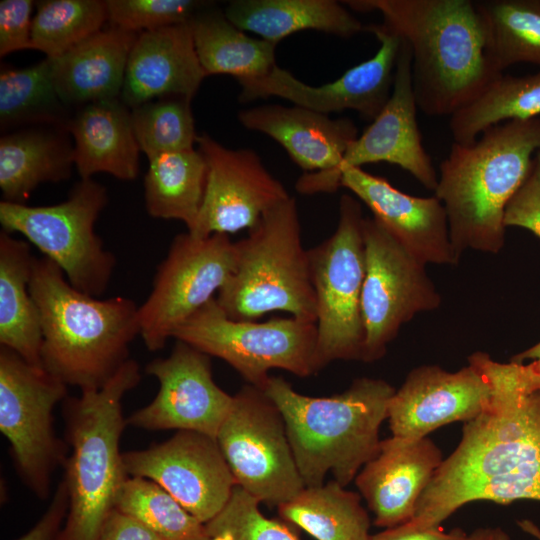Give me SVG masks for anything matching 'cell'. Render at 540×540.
<instances>
[{"mask_svg": "<svg viewBox=\"0 0 540 540\" xmlns=\"http://www.w3.org/2000/svg\"><path fill=\"white\" fill-rule=\"evenodd\" d=\"M488 379V407L465 422L455 450L422 493L415 528L441 523L467 503L540 501V366L500 363L483 352L468 357Z\"/></svg>", "mask_w": 540, "mask_h": 540, "instance_id": "cell-1", "label": "cell"}, {"mask_svg": "<svg viewBox=\"0 0 540 540\" xmlns=\"http://www.w3.org/2000/svg\"><path fill=\"white\" fill-rule=\"evenodd\" d=\"M377 11L410 46L417 107L430 117L451 116L503 73L494 66L477 3L471 0H350Z\"/></svg>", "mask_w": 540, "mask_h": 540, "instance_id": "cell-2", "label": "cell"}, {"mask_svg": "<svg viewBox=\"0 0 540 540\" xmlns=\"http://www.w3.org/2000/svg\"><path fill=\"white\" fill-rule=\"evenodd\" d=\"M29 288L40 315L42 366L67 386L101 388L130 359L140 335L133 300L80 292L46 257L34 258Z\"/></svg>", "mask_w": 540, "mask_h": 540, "instance_id": "cell-3", "label": "cell"}, {"mask_svg": "<svg viewBox=\"0 0 540 540\" xmlns=\"http://www.w3.org/2000/svg\"><path fill=\"white\" fill-rule=\"evenodd\" d=\"M539 150V117L494 125L470 144L453 142L434 192L459 258L466 249L496 254L504 246L506 206Z\"/></svg>", "mask_w": 540, "mask_h": 540, "instance_id": "cell-4", "label": "cell"}, {"mask_svg": "<svg viewBox=\"0 0 540 540\" xmlns=\"http://www.w3.org/2000/svg\"><path fill=\"white\" fill-rule=\"evenodd\" d=\"M263 391L282 414L305 486L323 485L330 472L346 487L379 451V429L395 388L382 379L362 377L340 394L312 397L270 376Z\"/></svg>", "mask_w": 540, "mask_h": 540, "instance_id": "cell-5", "label": "cell"}, {"mask_svg": "<svg viewBox=\"0 0 540 540\" xmlns=\"http://www.w3.org/2000/svg\"><path fill=\"white\" fill-rule=\"evenodd\" d=\"M140 380L138 363L129 359L101 388L81 390L63 401L69 507L60 540H96L115 509L129 477L120 452L127 426L122 400Z\"/></svg>", "mask_w": 540, "mask_h": 540, "instance_id": "cell-6", "label": "cell"}, {"mask_svg": "<svg viewBox=\"0 0 540 540\" xmlns=\"http://www.w3.org/2000/svg\"><path fill=\"white\" fill-rule=\"evenodd\" d=\"M235 245V268L216 297L229 318L254 321L283 311L316 323L309 253L293 197L267 211Z\"/></svg>", "mask_w": 540, "mask_h": 540, "instance_id": "cell-7", "label": "cell"}, {"mask_svg": "<svg viewBox=\"0 0 540 540\" xmlns=\"http://www.w3.org/2000/svg\"><path fill=\"white\" fill-rule=\"evenodd\" d=\"M363 221L360 203L344 194L335 232L308 251L316 305V373L336 360H362Z\"/></svg>", "mask_w": 540, "mask_h": 540, "instance_id": "cell-8", "label": "cell"}, {"mask_svg": "<svg viewBox=\"0 0 540 540\" xmlns=\"http://www.w3.org/2000/svg\"><path fill=\"white\" fill-rule=\"evenodd\" d=\"M108 203L106 188L81 179L68 199L48 206L0 202L3 230L17 232L54 262L68 282L93 297L108 287L116 258L104 248L95 223Z\"/></svg>", "mask_w": 540, "mask_h": 540, "instance_id": "cell-9", "label": "cell"}, {"mask_svg": "<svg viewBox=\"0 0 540 540\" xmlns=\"http://www.w3.org/2000/svg\"><path fill=\"white\" fill-rule=\"evenodd\" d=\"M173 338L224 360L262 390L271 369L298 377L316 373V323L293 316L265 322L234 320L213 298L180 325Z\"/></svg>", "mask_w": 540, "mask_h": 540, "instance_id": "cell-10", "label": "cell"}, {"mask_svg": "<svg viewBox=\"0 0 540 540\" xmlns=\"http://www.w3.org/2000/svg\"><path fill=\"white\" fill-rule=\"evenodd\" d=\"M66 397L67 385L60 379L0 347V431L20 479L40 499L50 495L52 475L69 455L53 416Z\"/></svg>", "mask_w": 540, "mask_h": 540, "instance_id": "cell-11", "label": "cell"}, {"mask_svg": "<svg viewBox=\"0 0 540 540\" xmlns=\"http://www.w3.org/2000/svg\"><path fill=\"white\" fill-rule=\"evenodd\" d=\"M216 441L238 486L268 506H280L306 486L281 412L250 384L233 395Z\"/></svg>", "mask_w": 540, "mask_h": 540, "instance_id": "cell-12", "label": "cell"}, {"mask_svg": "<svg viewBox=\"0 0 540 540\" xmlns=\"http://www.w3.org/2000/svg\"><path fill=\"white\" fill-rule=\"evenodd\" d=\"M235 264L236 245L227 234L175 236L157 268L149 296L138 307L146 348L162 349L180 325L214 298Z\"/></svg>", "mask_w": 540, "mask_h": 540, "instance_id": "cell-13", "label": "cell"}, {"mask_svg": "<svg viewBox=\"0 0 540 540\" xmlns=\"http://www.w3.org/2000/svg\"><path fill=\"white\" fill-rule=\"evenodd\" d=\"M365 274L361 308L362 361L382 358L401 326L441 304L425 265L410 255L373 217H364Z\"/></svg>", "mask_w": 540, "mask_h": 540, "instance_id": "cell-14", "label": "cell"}, {"mask_svg": "<svg viewBox=\"0 0 540 540\" xmlns=\"http://www.w3.org/2000/svg\"><path fill=\"white\" fill-rule=\"evenodd\" d=\"M417 108L412 86V53L401 38L393 89L381 112L349 145L333 171L303 173L296 182V190L306 195L332 193L340 187L344 170L387 162L401 167L426 189L435 191L438 176L422 143Z\"/></svg>", "mask_w": 540, "mask_h": 540, "instance_id": "cell-15", "label": "cell"}, {"mask_svg": "<svg viewBox=\"0 0 540 540\" xmlns=\"http://www.w3.org/2000/svg\"><path fill=\"white\" fill-rule=\"evenodd\" d=\"M380 46L376 54L348 69L333 82L308 85L278 65L258 78L237 80L241 86L239 101L279 97L319 113L354 110L374 120L387 103L394 83L401 37L384 24L365 26Z\"/></svg>", "mask_w": 540, "mask_h": 540, "instance_id": "cell-16", "label": "cell"}, {"mask_svg": "<svg viewBox=\"0 0 540 540\" xmlns=\"http://www.w3.org/2000/svg\"><path fill=\"white\" fill-rule=\"evenodd\" d=\"M129 477L153 481L206 524L228 502L235 478L216 439L177 431L168 440L122 453Z\"/></svg>", "mask_w": 540, "mask_h": 540, "instance_id": "cell-17", "label": "cell"}, {"mask_svg": "<svg viewBox=\"0 0 540 540\" xmlns=\"http://www.w3.org/2000/svg\"><path fill=\"white\" fill-rule=\"evenodd\" d=\"M197 150L207 165L203 203L194 227L199 238L252 229L262 216L291 196L252 149H230L206 133Z\"/></svg>", "mask_w": 540, "mask_h": 540, "instance_id": "cell-18", "label": "cell"}, {"mask_svg": "<svg viewBox=\"0 0 540 540\" xmlns=\"http://www.w3.org/2000/svg\"><path fill=\"white\" fill-rule=\"evenodd\" d=\"M145 373L158 380L159 391L148 405L126 418L127 426L194 431L216 439L233 396L215 383L209 355L176 340L172 352L149 362Z\"/></svg>", "mask_w": 540, "mask_h": 540, "instance_id": "cell-19", "label": "cell"}, {"mask_svg": "<svg viewBox=\"0 0 540 540\" xmlns=\"http://www.w3.org/2000/svg\"><path fill=\"white\" fill-rule=\"evenodd\" d=\"M492 390L472 361L456 372L435 365L414 368L388 405L392 436L419 439L444 425L468 422L490 404Z\"/></svg>", "mask_w": 540, "mask_h": 540, "instance_id": "cell-20", "label": "cell"}, {"mask_svg": "<svg viewBox=\"0 0 540 540\" xmlns=\"http://www.w3.org/2000/svg\"><path fill=\"white\" fill-rule=\"evenodd\" d=\"M340 187L347 188L360 199L371 210L373 218L423 265L458 263L445 208L435 195L406 194L385 178L360 167L344 170Z\"/></svg>", "mask_w": 540, "mask_h": 540, "instance_id": "cell-21", "label": "cell"}, {"mask_svg": "<svg viewBox=\"0 0 540 540\" xmlns=\"http://www.w3.org/2000/svg\"><path fill=\"white\" fill-rule=\"evenodd\" d=\"M440 448L428 437L381 440L377 455L355 478L360 494L385 529L413 519L417 503L443 461Z\"/></svg>", "mask_w": 540, "mask_h": 540, "instance_id": "cell-22", "label": "cell"}, {"mask_svg": "<svg viewBox=\"0 0 540 540\" xmlns=\"http://www.w3.org/2000/svg\"><path fill=\"white\" fill-rule=\"evenodd\" d=\"M205 77L189 21L144 31L131 49L120 100L130 109L163 97L191 100Z\"/></svg>", "mask_w": 540, "mask_h": 540, "instance_id": "cell-23", "label": "cell"}, {"mask_svg": "<svg viewBox=\"0 0 540 540\" xmlns=\"http://www.w3.org/2000/svg\"><path fill=\"white\" fill-rule=\"evenodd\" d=\"M238 120L245 128L278 142L304 173L333 171L358 137L351 119H332L297 105L252 107L240 111Z\"/></svg>", "mask_w": 540, "mask_h": 540, "instance_id": "cell-24", "label": "cell"}, {"mask_svg": "<svg viewBox=\"0 0 540 540\" xmlns=\"http://www.w3.org/2000/svg\"><path fill=\"white\" fill-rule=\"evenodd\" d=\"M138 35L109 25L65 54L50 58L62 101L74 111L89 103L120 98L128 58Z\"/></svg>", "mask_w": 540, "mask_h": 540, "instance_id": "cell-25", "label": "cell"}, {"mask_svg": "<svg viewBox=\"0 0 540 540\" xmlns=\"http://www.w3.org/2000/svg\"><path fill=\"white\" fill-rule=\"evenodd\" d=\"M67 130L74 142V166L81 179H90L96 173L125 181L136 179L140 149L131 110L120 98L77 108Z\"/></svg>", "mask_w": 540, "mask_h": 540, "instance_id": "cell-26", "label": "cell"}, {"mask_svg": "<svg viewBox=\"0 0 540 540\" xmlns=\"http://www.w3.org/2000/svg\"><path fill=\"white\" fill-rule=\"evenodd\" d=\"M67 128L32 126L0 139V190L3 201L25 204L42 183L71 176L74 145Z\"/></svg>", "mask_w": 540, "mask_h": 540, "instance_id": "cell-27", "label": "cell"}, {"mask_svg": "<svg viewBox=\"0 0 540 540\" xmlns=\"http://www.w3.org/2000/svg\"><path fill=\"white\" fill-rule=\"evenodd\" d=\"M224 14L239 29L275 44L303 30L350 38L365 29L343 4L334 0H234Z\"/></svg>", "mask_w": 540, "mask_h": 540, "instance_id": "cell-28", "label": "cell"}, {"mask_svg": "<svg viewBox=\"0 0 540 540\" xmlns=\"http://www.w3.org/2000/svg\"><path fill=\"white\" fill-rule=\"evenodd\" d=\"M34 258L29 243L1 231L0 345L43 367L40 315L29 288Z\"/></svg>", "mask_w": 540, "mask_h": 540, "instance_id": "cell-29", "label": "cell"}, {"mask_svg": "<svg viewBox=\"0 0 540 540\" xmlns=\"http://www.w3.org/2000/svg\"><path fill=\"white\" fill-rule=\"evenodd\" d=\"M189 25L197 57L207 76L258 78L276 66L277 44L248 36L222 11L204 7L192 16Z\"/></svg>", "mask_w": 540, "mask_h": 540, "instance_id": "cell-30", "label": "cell"}, {"mask_svg": "<svg viewBox=\"0 0 540 540\" xmlns=\"http://www.w3.org/2000/svg\"><path fill=\"white\" fill-rule=\"evenodd\" d=\"M144 177L145 206L154 218L182 221L190 231L199 215L207 181V165L197 149L148 159Z\"/></svg>", "mask_w": 540, "mask_h": 540, "instance_id": "cell-31", "label": "cell"}, {"mask_svg": "<svg viewBox=\"0 0 540 540\" xmlns=\"http://www.w3.org/2000/svg\"><path fill=\"white\" fill-rule=\"evenodd\" d=\"M280 517L316 540H371L370 518L360 494L336 480L305 487L277 507Z\"/></svg>", "mask_w": 540, "mask_h": 540, "instance_id": "cell-32", "label": "cell"}, {"mask_svg": "<svg viewBox=\"0 0 540 540\" xmlns=\"http://www.w3.org/2000/svg\"><path fill=\"white\" fill-rule=\"evenodd\" d=\"M73 112L56 90L50 58L25 68L1 66L2 132L32 126L67 128Z\"/></svg>", "mask_w": 540, "mask_h": 540, "instance_id": "cell-33", "label": "cell"}, {"mask_svg": "<svg viewBox=\"0 0 540 540\" xmlns=\"http://www.w3.org/2000/svg\"><path fill=\"white\" fill-rule=\"evenodd\" d=\"M540 115V70L524 76L501 75L478 97L450 116L453 142L473 143L494 125Z\"/></svg>", "mask_w": 540, "mask_h": 540, "instance_id": "cell-34", "label": "cell"}, {"mask_svg": "<svg viewBox=\"0 0 540 540\" xmlns=\"http://www.w3.org/2000/svg\"><path fill=\"white\" fill-rule=\"evenodd\" d=\"M491 60L499 72L516 63L540 66V0L476 1Z\"/></svg>", "mask_w": 540, "mask_h": 540, "instance_id": "cell-35", "label": "cell"}, {"mask_svg": "<svg viewBox=\"0 0 540 540\" xmlns=\"http://www.w3.org/2000/svg\"><path fill=\"white\" fill-rule=\"evenodd\" d=\"M31 49L57 58L104 28L106 1L42 0L35 3Z\"/></svg>", "mask_w": 540, "mask_h": 540, "instance_id": "cell-36", "label": "cell"}, {"mask_svg": "<svg viewBox=\"0 0 540 540\" xmlns=\"http://www.w3.org/2000/svg\"><path fill=\"white\" fill-rule=\"evenodd\" d=\"M115 509L133 517L162 540H210L204 523L145 478L126 479Z\"/></svg>", "mask_w": 540, "mask_h": 540, "instance_id": "cell-37", "label": "cell"}, {"mask_svg": "<svg viewBox=\"0 0 540 540\" xmlns=\"http://www.w3.org/2000/svg\"><path fill=\"white\" fill-rule=\"evenodd\" d=\"M190 102L184 97H163L130 109L136 141L148 159L195 148L198 134Z\"/></svg>", "mask_w": 540, "mask_h": 540, "instance_id": "cell-38", "label": "cell"}, {"mask_svg": "<svg viewBox=\"0 0 540 540\" xmlns=\"http://www.w3.org/2000/svg\"><path fill=\"white\" fill-rule=\"evenodd\" d=\"M259 504L236 485L226 505L205 524L210 540H300L287 524L266 517Z\"/></svg>", "mask_w": 540, "mask_h": 540, "instance_id": "cell-39", "label": "cell"}, {"mask_svg": "<svg viewBox=\"0 0 540 540\" xmlns=\"http://www.w3.org/2000/svg\"><path fill=\"white\" fill-rule=\"evenodd\" d=\"M106 6L109 25L141 33L186 23L207 4L195 0H107Z\"/></svg>", "mask_w": 540, "mask_h": 540, "instance_id": "cell-40", "label": "cell"}, {"mask_svg": "<svg viewBox=\"0 0 540 540\" xmlns=\"http://www.w3.org/2000/svg\"><path fill=\"white\" fill-rule=\"evenodd\" d=\"M504 224L525 228L540 237V150L533 157L527 178L506 206Z\"/></svg>", "mask_w": 540, "mask_h": 540, "instance_id": "cell-41", "label": "cell"}, {"mask_svg": "<svg viewBox=\"0 0 540 540\" xmlns=\"http://www.w3.org/2000/svg\"><path fill=\"white\" fill-rule=\"evenodd\" d=\"M31 0H2L0 2V56L31 49Z\"/></svg>", "mask_w": 540, "mask_h": 540, "instance_id": "cell-42", "label": "cell"}, {"mask_svg": "<svg viewBox=\"0 0 540 540\" xmlns=\"http://www.w3.org/2000/svg\"><path fill=\"white\" fill-rule=\"evenodd\" d=\"M69 499L62 479L53 493L52 500L37 523L16 540H60L68 513Z\"/></svg>", "mask_w": 540, "mask_h": 540, "instance_id": "cell-43", "label": "cell"}, {"mask_svg": "<svg viewBox=\"0 0 540 540\" xmlns=\"http://www.w3.org/2000/svg\"><path fill=\"white\" fill-rule=\"evenodd\" d=\"M96 540H162L133 517L114 509Z\"/></svg>", "mask_w": 540, "mask_h": 540, "instance_id": "cell-44", "label": "cell"}, {"mask_svg": "<svg viewBox=\"0 0 540 540\" xmlns=\"http://www.w3.org/2000/svg\"><path fill=\"white\" fill-rule=\"evenodd\" d=\"M467 537L461 528L446 532L441 526L415 528L404 523L372 535L371 540H467Z\"/></svg>", "mask_w": 540, "mask_h": 540, "instance_id": "cell-45", "label": "cell"}, {"mask_svg": "<svg viewBox=\"0 0 540 540\" xmlns=\"http://www.w3.org/2000/svg\"><path fill=\"white\" fill-rule=\"evenodd\" d=\"M467 540H511L509 535L500 527H479L471 534Z\"/></svg>", "mask_w": 540, "mask_h": 540, "instance_id": "cell-46", "label": "cell"}, {"mask_svg": "<svg viewBox=\"0 0 540 540\" xmlns=\"http://www.w3.org/2000/svg\"><path fill=\"white\" fill-rule=\"evenodd\" d=\"M526 359L537 361L540 366V342L533 347L523 351L522 353L514 356L512 358V361L523 362Z\"/></svg>", "mask_w": 540, "mask_h": 540, "instance_id": "cell-47", "label": "cell"}, {"mask_svg": "<svg viewBox=\"0 0 540 540\" xmlns=\"http://www.w3.org/2000/svg\"><path fill=\"white\" fill-rule=\"evenodd\" d=\"M518 526L526 533L534 536L536 539L540 540V529L535 523L530 520L524 519L517 522Z\"/></svg>", "mask_w": 540, "mask_h": 540, "instance_id": "cell-48", "label": "cell"}]
</instances>
